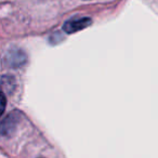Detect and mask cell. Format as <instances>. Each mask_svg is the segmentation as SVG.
Returning <instances> with one entry per match:
<instances>
[{"instance_id": "6da1fadb", "label": "cell", "mask_w": 158, "mask_h": 158, "mask_svg": "<svg viewBox=\"0 0 158 158\" xmlns=\"http://www.w3.org/2000/svg\"><path fill=\"white\" fill-rule=\"evenodd\" d=\"M91 23H92V21H91V19H89V18L73 19V20L67 21V22L64 24L63 28L66 33L72 34V33H76V31L86 28V27H88Z\"/></svg>"}, {"instance_id": "3957f363", "label": "cell", "mask_w": 158, "mask_h": 158, "mask_svg": "<svg viewBox=\"0 0 158 158\" xmlns=\"http://www.w3.org/2000/svg\"><path fill=\"white\" fill-rule=\"evenodd\" d=\"M6 105H7V99H6V95L0 91V116H1V115L3 114V112H5Z\"/></svg>"}, {"instance_id": "7a4b0ae2", "label": "cell", "mask_w": 158, "mask_h": 158, "mask_svg": "<svg viewBox=\"0 0 158 158\" xmlns=\"http://www.w3.org/2000/svg\"><path fill=\"white\" fill-rule=\"evenodd\" d=\"M18 116L19 115L16 113H11L2 123H0V133L3 134V135H8L10 132L13 131V128H15V125L18 123Z\"/></svg>"}]
</instances>
